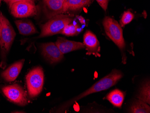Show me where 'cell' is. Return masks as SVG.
<instances>
[{
  "label": "cell",
  "mask_w": 150,
  "mask_h": 113,
  "mask_svg": "<svg viewBox=\"0 0 150 113\" xmlns=\"http://www.w3.org/2000/svg\"><path fill=\"white\" fill-rule=\"evenodd\" d=\"M99 6L106 12L108 9L109 0H96Z\"/></svg>",
  "instance_id": "ffe728a7"
},
{
  "label": "cell",
  "mask_w": 150,
  "mask_h": 113,
  "mask_svg": "<svg viewBox=\"0 0 150 113\" xmlns=\"http://www.w3.org/2000/svg\"><path fill=\"white\" fill-rule=\"evenodd\" d=\"M73 21L72 17L63 14L50 18L48 21L41 25V33L39 38H44L61 33L64 28Z\"/></svg>",
  "instance_id": "3957f363"
},
{
  "label": "cell",
  "mask_w": 150,
  "mask_h": 113,
  "mask_svg": "<svg viewBox=\"0 0 150 113\" xmlns=\"http://www.w3.org/2000/svg\"><path fill=\"white\" fill-rule=\"evenodd\" d=\"M27 89L30 97L35 98L42 92L44 82V74L42 67L31 70L26 77Z\"/></svg>",
  "instance_id": "5b68a950"
},
{
  "label": "cell",
  "mask_w": 150,
  "mask_h": 113,
  "mask_svg": "<svg viewBox=\"0 0 150 113\" xmlns=\"http://www.w3.org/2000/svg\"><path fill=\"white\" fill-rule=\"evenodd\" d=\"M78 25L75 24H67L64 28L61 33V34L67 36H74L77 35L80 33Z\"/></svg>",
  "instance_id": "ac0fdd59"
},
{
  "label": "cell",
  "mask_w": 150,
  "mask_h": 113,
  "mask_svg": "<svg viewBox=\"0 0 150 113\" xmlns=\"http://www.w3.org/2000/svg\"><path fill=\"white\" fill-rule=\"evenodd\" d=\"M91 0H65L64 12L68 10L75 11L82 9L91 3Z\"/></svg>",
  "instance_id": "9a60e30c"
},
{
  "label": "cell",
  "mask_w": 150,
  "mask_h": 113,
  "mask_svg": "<svg viewBox=\"0 0 150 113\" xmlns=\"http://www.w3.org/2000/svg\"><path fill=\"white\" fill-rule=\"evenodd\" d=\"M15 23L19 33L23 35H29L38 33L33 23L29 21L17 20Z\"/></svg>",
  "instance_id": "4fadbf2b"
},
{
  "label": "cell",
  "mask_w": 150,
  "mask_h": 113,
  "mask_svg": "<svg viewBox=\"0 0 150 113\" xmlns=\"http://www.w3.org/2000/svg\"><path fill=\"white\" fill-rule=\"evenodd\" d=\"M125 96L124 92L119 89H115L108 93L106 98L114 106L120 108L123 103Z\"/></svg>",
  "instance_id": "5bb4252c"
},
{
  "label": "cell",
  "mask_w": 150,
  "mask_h": 113,
  "mask_svg": "<svg viewBox=\"0 0 150 113\" xmlns=\"http://www.w3.org/2000/svg\"><path fill=\"white\" fill-rule=\"evenodd\" d=\"M9 7L11 14L16 18L28 17L37 14V7L33 1H19L13 3Z\"/></svg>",
  "instance_id": "52a82bcc"
},
{
  "label": "cell",
  "mask_w": 150,
  "mask_h": 113,
  "mask_svg": "<svg viewBox=\"0 0 150 113\" xmlns=\"http://www.w3.org/2000/svg\"><path fill=\"white\" fill-rule=\"evenodd\" d=\"M129 112L133 113H150V107L147 104L140 99H138L134 101L131 104Z\"/></svg>",
  "instance_id": "2e32d148"
},
{
  "label": "cell",
  "mask_w": 150,
  "mask_h": 113,
  "mask_svg": "<svg viewBox=\"0 0 150 113\" xmlns=\"http://www.w3.org/2000/svg\"><path fill=\"white\" fill-rule=\"evenodd\" d=\"M122 77L123 74L121 72L115 69L113 70L110 74L101 78L82 93L62 104L57 109L56 112H64L67 109L69 108L72 104L79 99L92 93L109 89L117 84Z\"/></svg>",
  "instance_id": "6da1fadb"
},
{
  "label": "cell",
  "mask_w": 150,
  "mask_h": 113,
  "mask_svg": "<svg viewBox=\"0 0 150 113\" xmlns=\"http://www.w3.org/2000/svg\"><path fill=\"white\" fill-rule=\"evenodd\" d=\"M65 0H43L44 14L46 18L50 19L64 12Z\"/></svg>",
  "instance_id": "9c48e42d"
},
{
  "label": "cell",
  "mask_w": 150,
  "mask_h": 113,
  "mask_svg": "<svg viewBox=\"0 0 150 113\" xmlns=\"http://www.w3.org/2000/svg\"><path fill=\"white\" fill-rule=\"evenodd\" d=\"M134 18V15L130 11H125L124 12L120 20V24L121 27H124L125 25L130 23Z\"/></svg>",
  "instance_id": "d6986e66"
},
{
  "label": "cell",
  "mask_w": 150,
  "mask_h": 113,
  "mask_svg": "<svg viewBox=\"0 0 150 113\" xmlns=\"http://www.w3.org/2000/svg\"><path fill=\"white\" fill-rule=\"evenodd\" d=\"M1 0H0V5H1Z\"/></svg>",
  "instance_id": "603a6c76"
},
{
  "label": "cell",
  "mask_w": 150,
  "mask_h": 113,
  "mask_svg": "<svg viewBox=\"0 0 150 113\" xmlns=\"http://www.w3.org/2000/svg\"><path fill=\"white\" fill-rule=\"evenodd\" d=\"M104 30L107 36L114 42L123 54L125 48L123 30L117 21L110 17L106 16L103 21ZM123 57V55L122 58Z\"/></svg>",
  "instance_id": "277c9868"
},
{
  "label": "cell",
  "mask_w": 150,
  "mask_h": 113,
  "mask_svg": "<svg viewBox=\"0 0 150 113\" xmlns=\"http://www.w3.org/2000/svg\"><path fill=\"white\" fill-rule=\"evenodd\" d=\"M40 49L43 56L51 64L60 62L64 58V54L54 43L42 44Z\"/></svg>",
  "instance_id": "ba28073f"
},
{
  "label": "cell",
  "mask_w": 150,
  "mask_h": 113,
  "mask_svg": "<svg viewBox=\"0 0 150 113\" xmlns=\"http://www.w3.org/2000/svg\"><path fill=\"white\" fill-rule=\"evenodd\" d=\"M137 98L142 102L150 104V81H146L142 84L140 88Z\"/></svg>",
  "instance_id": "e0dca14e"
},
{
  "label": "cell",
  "mask_w": 150,
  "mask_h": 113,
  "mask_svg": "<svg viewBox=\"0 0 150 113\" xmlns=\"http://www.w3.org/2000/svg\"><path fill=\"white\" fill-rule=\"evenodd\" d=\"M24 61V59H22L12 64L1 72V77L6 82L16 80L22 69Z\"/></svg>",
  "instance_id": "8fae6325"
},
{
  "label": "cell",
  "mask_w": 150,
  "mask_h": 113,
  "mask_svg": "<svg viewBox=\"0 0 150 113\" xmlns=\"http://www.w3.org/2000/svg\"><path fill=\"white\" fill-rule=\"evenodd\" d=\"M55 43L64 55L74 50L85 48L83 43L70 41L62 37L58 38Z\"/></svg>",
  "instance_id": "7c38bea8"
},
{
  "label": "cell",
  "mask_w": 150,
  "mask_h": 113,
  "mask_svg": "<svg viewBox=\"0 0 150 113\" xmlns=\"http://www.w3.org/2000/svg\"><path fill=\"white\" fill-rule=\"evenodd\" d=\"M0 22L1 24L0 37V67L5 69L7 65V56L15 39L16 33L9 21L2 13H0Z\"/></svg>",
  "instance_id": "7a4b0ae2"
},
{
  "label": "cell",
  "mask_w": 150,
  "mask_h": 113,
  "mask_svg": "<svg viewBox=\"0 0 150 113\" xmlns=\"http://www.w3.org/2000/svg\"><path fill=\"white\" fill-rule=\"evenodd\" d=\"M3 1H4L6 3L8 4V6L10 7L11 5H12L13 3H16V2L22 1H30L34 2L35 0H3Z\"/></svg>",
  "instance_id": "44dd1931"
},
{
  "label": "cell",
  "mask_w": 150,
  "mask_h": 113,
  "mask_svg": "<svg viewBox=\"0 0 150 113\" xmlns=\"http://www.w3.org/2000/svg\"><path fill=\"white\" fill-rule=\"evenodd\" d=\"M83 41L85 48L87 50V55H93L96 57H100V44L94 33L90 30L86 31L83 37Z\"/></svg>",
  "instance_id": "30bf717a"
},
{
  "label": "cell",
  "mask_w": 150,
  "mask_h": 113,
  "mask_svg": "<svg viewBox=\"0 0 150 113\" xmlns=\"http://www.w3.org/2000/svg\"><path fill=\"white\" fill-rule=\"evenodd\" d=\"M2 94L10 102L20 106L28 103V99L23 87L18 83L2 86L1 87Z\"/></svg>",
  "instance_id": "8992f818"
},
{
  "label": "cell",
  "mask_w": 150,
  "mask_h": 113,
  "mask_svg": "<svg viewBox=\"0 0 150 113\" xmlns=\"http://www.w3.org/2000/svg\"><path fill=\"white\" fill-rule=\"evenodd\" d=\"M1 24L0 22V37H1Z\"/></svg>",
  "instance_id": "7402d4cb"
}]
</instances>
